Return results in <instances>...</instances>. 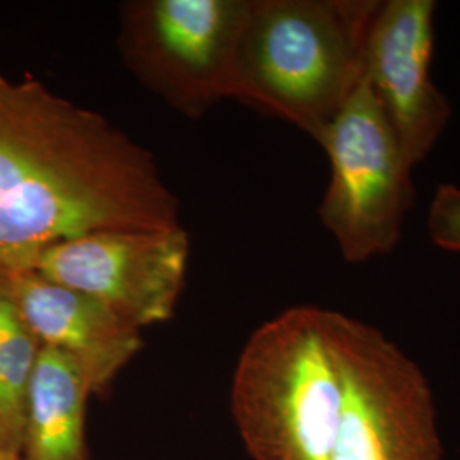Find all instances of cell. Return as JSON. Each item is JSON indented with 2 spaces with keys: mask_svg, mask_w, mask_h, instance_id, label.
<instances>
[{
  "mask_svg": "<svg viewBox=\"0 0 460 460\" xmlns=\"http://www.w3.org/2000/svg\"><path fill=\"white\" fill-rule=\"evenodd\" d=\"M181 229L154 157L36 79L0 74V279L101 230Z\"/></svg>",
  "mask_w": 460,
  "mask_h": 460,
  "instance_id": "obj_1",
  "label": "cell"
},
{
  "mask_svg": "<svg viewBox=\"0 0 460 460\" xmlns=\"http://www.w3.org/2000/svg\"><path fill=\"white\" fill-rule=\"evenodd\" d=\"M380 4L249 2L230 96L288 119L319 142L365 77L368 36Z\"/></svg>",
  "mask_w": 460,
  "mask_h": 460,
  "instance_id": "obj_2",
  "label": "cell"
},
{
  "mask_svg": "<svg viewBox=\"0 0 460 460\" xmlns=\"http://www.w3.org/2000/svg\"><path fill=\"white\" fill-rule=\"evenodd\" d=\"M329 314L292 307L247 340L232 378L230 410L251 459H332L343 376Z\"/></svg>",
  "mask_w": 460,
  "mask_h": 460,
  "instance_id": "obj_3",
  "label": "cell"
},
{
  "mask_svg": "<svg viewBox=\"0 0 460 460\" xmlns=\"http://www.w3.org/2000/svg\"><path fill=\"white\" fill-rule=\"evenodd\" d=\"M329 326L343 376V410L331 460H442L431 387L382 331L338 311Z\"/></svg>",
  "mask_w": 460,
  "mask_h": 460,
  "instance_id": "obj_4",
  "label": "cell"
},
{
  "mask_svg": "<svg viewBox=\"0 0 460 460\" xmlns=\"http://www.w3.org/2000/svg\"><path fill=\"white\" fill-rule=\"evenodd\" d=\"M319 144L331 182L319 208L346 261L391 254L414 201L412 165L363 77Z\"/></svg>",
  "mask_w": 460,
  "mask_h": 460,
  "instance_id": "obj_5",
  "label": "cell"
},
{
  "mask_svg": "<svg viewBox=\"0 0 460 460\" xmlns=\"http://www.w3.org/2000/svg\"><path fill=\"white\" fill-rule=\"evenodd\" d=\"M190 256L184 229L101 230L45 249L43 279L106 305L137 329L165 323L181 296Z\"/></svg>",
  "mask_w": 460,
  "mask_h": 460,
  "instance_id": "obj_6",
  "label": "cell"
},
{
  "mask_svg": "<svg viewBox=\"0 0 460 460\" xmlns=\"http://www.w3.org/2000/svg\"><path fill=\"white\" fill-rule=\"evenodd\" d=\"M435 11L433 0L382 2L365 57V81L412 167L435 147L450 119V104L431 79Z\"/></svg>",
  "mask_w": 460,
  "mask_h": 460,
  "instance_id": "obj_7",
  "label": "cell"
},
{
  "mask_svg": "<svg viewBox=\"0 0 460 460\" xmlns=\"http://www.w3.org/2000/svg\"><path fill=\"white\" fill-rule=\"evenodd\" d=\"M7 298L41 346L81 368L91 394H102L142 348V331L93 296L43 279L34 270L0 279Z\"/></svg>",
  "mask_w": 460,
  "mask_h": 460,
  "instance_id": "obj_8",
  "label": "cell"
},
{
  "mask_svg": "<svg viewBox=\"0 0 460 460\" xmlns=\"http://www.w3.org/2000/svg\"><path fill=\"white\" fill-rule=\"evenodd\" d=\"M247 5L232 0L152 2L144 9V49L184 87L193 84L195 91L210 96H230Z\"/></svg>",
  "mask_w": 460,
  "mask_h": 460,
  "instance_id": "obj_9",
  "label": "cell"
},
{
  "mask_svg": "<svg viewBox=\"0 0 460 460\" xmlns=\"http://www.w3.org/2000/svg\"><path fill=\"white\" fill-rule=\"evenodd\" d=\"M91 395L75 362L41 346L26 399L22 460H89L85 408Z\"/></svg>",
  "mask_w": 460,
  "mask_h": 460,
  "instance_id": "obj_10",
  "label": "cell"
},
{
  "mask_svg": "<svg viewBox=\"0 0 460 460\" xmlns=\"http://www.w3.org/2000/svg\"><path fill=\"white\" fill-rule=\"evenodd\" d=\"M429 237L437 246L460 252V188L442 184L431 199L428 212Z\"/></svg>",
  "mask_w": 460,
  "mask_h": 460,
  "instance_id": "obj_11",
  "label": "cell"
},
{
  "mask_svg": "<svg viewBox=\"0 0 460 460\" xmlns=\"http://www.w3.org/2000/svg\"><path fill=\"white\" fill-rule=\"evenodd\" d=\"M0 460H22V457L19 454L0 448Z\"/></svg>",
  "mask_w": 460,
  "mask_h": 460,
  "instance_id": "obj_12",
  "label": "cell"
}]
</instances>
